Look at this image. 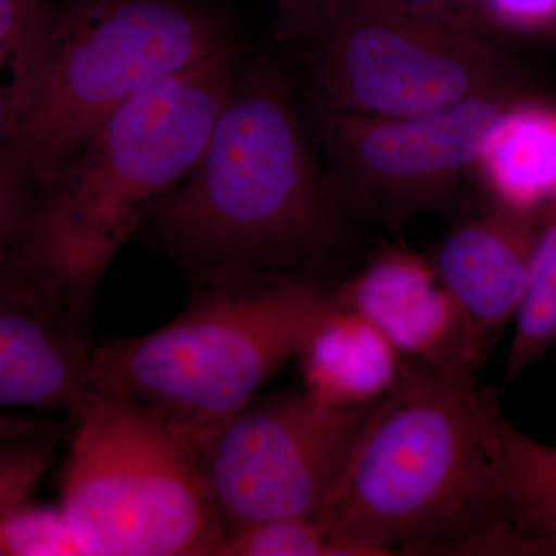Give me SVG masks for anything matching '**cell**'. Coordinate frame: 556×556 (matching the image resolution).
<instances>
[{
    "label": "cell",
    "mask_w": 556,
    "mask_h": 556,
    "mask_svg": "<svg viewBox=\"0 0 556 556\" xmlns=\"http://www.w3.org/2000/svg\"><path fill=\"white\" fill-rule=\"evenodd\" d=\"M33 189L35 186L10 153H0V269L20 255Z\"/></svg>",
    "instance_id": "obj_19"
},
{
    "label": "cell",
    "mask_w": 556,
    "mask_h": 556,
    "mask_svg": "<svg viewBox=\"0 0 556 556\" xmlns=\"http://www.w3.org/2000/svg\"><path fill=\"white\" fill-rule=\"evenodd\" d=\"M477 175L495 206L543 214L556 201V108L515 101L486 139Z\"/></svg>",
    "instance_id": "obj_14"
},
{
    "label": "cell",
    "mask_w": 556,
    "mask_h": 556,
    "mask_svg": "<svg viewBox=\"0 0 556 556\" xmlns=\"http://www.w3.org/2000/svg\"><path fill=\"white\" fill-rule=\"evenodd\" d=\"M456 5L467 16L473 17L481 22V24L489 27V21H486V7H489V0H455Z\"/></svg>",
    "instance_id": "obj_25"
},
{
    "label": "cell",
    "mask_w": 556,
    "mask_h": 556,
    "mask_svg": "<svg viewBox=\"0 0 556 556\" xmlns=\"http://www.w3.org/2000/svg\"><path fill=\"white\" fill-rule=\"evenodd\" d=\"M486 21L514 31L552 30L556 28V0H489Z\"/></svg>",
    "instance_id": "obj_23"
},
{
    "label": "cell",
    "mask_w": 556,
    "mask_h": 556,
    "mask_svg": "<svg viewBox=\"0 0 556 556\" xmlns=\"http://www.w3.org/2000/svg\"><path fill=\"white\" fill-rule=\"evenodd\" d=\"M317 40L313 80L324 108L412 116L518 94L514 65L489 27L468 17L346 0Z\"/></svg>",
    "instance_id": "obj_7"
},
{
    "label": "cell",
    "mask_w": 556,
    "mask_h": 556,
    "mask_svg": "<svg viewBox=\"0 0 556 556\" xmlns=\"http://www.w3.org/2000/svg\"><path fill=\"white\" fill-rule=\"evenodd\" d=\"M0 555L84 556L61 506L27 503L0 517Z\"/></svg>",
    "instance_id": "obj_18"
},
{
    "label": "cell",
    "mask_w": 556,
    "mask_h": 556,
    "mask_svg": "<svg viewBox=\"0 0 556 556\" xmlns=\"http://www.w3.org/2000/svg\"><path fill=\"white\" fill-rule=\"evenodd\" d=\"M332 294L379 328L405 362L473 371L484 364L463 311L430 260L408 248L379 249Z\"/></svg>",
    "instance_id": "obj_11"
},
{
    "label": "cell",
    "mask_w": 556,
    "mask_h": 556,
    "mask_svg": "<svg viewBox=\"0 0 556 556\" xmlns=\"http://www.w3.org/2000/svg\"><path fill=\"white\" fill-rule=\"evenodd\" d=\"M486 455L506 482L515 527L526 540L556 555V447L519 430L501 408L493 388L478 390Z\"/></svg>",
    "instance_id": "obj_15"
},
{
    "label": "cell",
    "mask_w": 556,
    "mask_h": 556,
    "mask_svg": "<svg viewBox=\"0 0 556 556\" xmlns=\"http://www.w3.org/2000/svg\"><path fill=\"white\" fill-rule=\"evenodd\" d=\"M56 11L53 0H0V49L38 42Z\"/></svg>",
    "instance_id": "obj_21"
},
{
    "label": "cell",
    "mask_w": 556,
    "mask_h": 556,
    "mask_svg": "<svg viewBox=\"0 0 556 556\" xmlns=\"http://www.w3.org/2000/svg\"><path fill=\"white\" fill-rule=\"evenodd\" d=\"M328 300L305 274L206 278L169 324L94 346L91 388L134 402L193 444L298 356Z\"/></svg>",
    "instance_id": "obj_4"
},
{
    "label": "cell",
    "mask_w": 556,
    "mask_h": 556,
    "mask_svg": "<svg viewBox=\"0 0 556 556\" xmlns=\"http://www.w3.org/2000/svg\"><path fill=\"white\" fill-rule=\"evenodd\" d=\"M362 2L386 7V9L415 11V13L444 14V16H464L468 17V20H473V17L467 16V14H464L463 11L459 10L455 0H362ZM479 24H481V22H479Z\"/></svg>",
    "instance_id": "obj_24"
},
{
    "label": "cell",
    "mask_w": 556,
    "mask_h": 556,
    "mask_svg": "<svg viewBox=\"0 0 556 556\" xmlns=\"http://www.w3.org/2000/svg\"><path fill=\"white\" fill-rule=\"evenodd\" d=\"M378 405L336 408L281 391L252 399L188 445L226 536L320 511Z\"/></svg>",
    "instance_id": "obj_8"
},
{
    "label": "cell",
    "mask_w": 556,
    "mask_h": 556,
    "mask_svg": "<svg viewBox=\"0 0 556 556\" xmlns=\"http://www.w3.org/2000/svg\"><path fill=\"white\" fill-rule=\"evenodd\" d=\"M89 318L20 262L0 270V409H61L90 396Z\"/></svg>",
    "instance_id": "obj_10"
},
{
    "label": "cell",
    "mask_w": 556,
    "mask_h": 556,
    "mask_svg": "<svg viewBox=\"0 0 556 556\" xmlns=\"http://www.w3.org/2000/svg\"><path fill=\"white\" fill-rule=\"evenodd\" d=\"M39 42L0 49V153H9L13 141Z\"/></svg>",
    "instance_id": "obj_20"
},
{
    "label": "cell",
    "mask_w": 556,
    "mask_h": 556,
    "mask_svg": "<svg viewBox=\"0 0 556 556\" xmlns=\"http://www.w3.org/2000/svg\"><path fill=\"white\" fill-rule=\"evenodd\" d=\"M538 223L540 215L492 204L481 214L459 219L427 257L463 311L482 362L517 317Z\"/></svg>",
    "instance_id": "obj_12"
},
{
    "label": "cell",
    "mask_w": 556,
    "mask_h": 556,
    "mask_svg": "<svg viewBox=\"0 0 556 556\" xmlns=\"http://www.w3.org/2000/svg\"><path fill=\"white\" fill-rule=\"evenodd\" d=\"M510 97L478 98L412 116H369L318 104L328 177L358 217L397 230L416 215L448 211L477 174L486 139Z\"/></svg>",
    "instance_id": "obj_9"
},
{
    "label": "cell",
    "mask_w": 556,
    "mask_h": 556,
    "mask_svg": "<svg viewBox=\"0 0 556 556\" xmlns=\"http://www.w3.org/2000/svg\"><path fill=\"white\" fill-rule=\"evenodd\" d=\"M223 556H380L339 533L324 514L295 515L243 527L226 536Z\"/></svg>",
    "instance_id": "obj_17"
},
{
    "label": "cell",
    "mask_w": 556,
    "mask_h": 556,
    "mask_svg": "<svg viewBox=\"0 0 556 556\" xmlns=\"http://www.w3.org/2000/svg\"><path fill=\"white\" fill-rule=\"evenodd\" d=\"M556 348V201L538 223L525 295L515 317L506 382Z\"/></svg>",
    "instance_id": "obj_16"
},
{
    "label": "cell",
    "mask_w": 556,
    "mask_h": 556,
    "mask_svg": "<svg viewBox=\"0 0 556 556\" xmlns=\"http://www.w3.org/2000/svg\"><path fill=\"white\" fill-rule=\"evenodd\" d=\"M346 0H276L277 35L285 40H317Z\"/></svg>",
    "instance_id": "obj_22"
},
{
    "label": "cell",
    "mask_w": 556,
    "mask_h": 556,
    "mask_svg": "<svg viewBox=\"0 0 556 556\" xmlns=\"http://www.w3.org/2000/svg\"><path fill=\"white\" fill-rule=\"evenodd\" d=\"M73 424L61 508L84 556L222 555L225 527L177 434L93 388Z\"/></svg>",
    "instance_id": "obj_6"
},
{
    "label": "cell",
    "mask_w": 556,
    "mask_h": 556,
    "mask_svg": "<svg viewBox=\"0 0 556 556\" xmlns=\"http://www.w3.org/2000/svg\"><path fill=\"white\" fill-rule=\"evenodd\" d=\"M354 217L318 166L280 73L257 61L237 75L199 163L149 226L206 280L303 274L346 249Z\"/></svg>",
    "instance_id": "obj_1"
},
{
    "label": "cell",
    "mask_w": 556,
    "mask_h": 556,
    "mask_svg": "<svg viewBox=\"0 0 556 556\" xmlns=\"http://www.w3.org/2000/svg\"><path fill=\"white\" fill-rule=\"evenodd\" d=\"M232 43L219 17L188 0H79L56 11L36 50L11 159L42 185L139 91Z\"/></svg>",
    "instance_id": "obj_5"
},
{
    "label": "cell",
    "mask_w": 556,
    "mask_h": 556,
    "mask_svg": "<svg viewBox=\"0 0 556 556\" xmlns=\"http://www.w3.org/2000/svg\"><path fill=\"white\" fill-rule=\"evenodd\" d=\"M473 369L405 362L320 514L383 556L547 555L486 455Z\"/></svg>",
    "instance_id": "obj_2"
},
{
    "label": "cell",
    "mask_w": 556,
    "mask_h": 556,
    "mask_svg": "<svg viewBox=\"0 0 556 556\" xmlns=\"http://www.w3.org/2000/svg\"><path fill=\"white\" fill-rule=\"evenodd\" d=\"M237 72L232 43L139 91L35 186L21 263L80 316L90 317L121 249L199 163Z\"/></svg>",
    "instance_id": "obj_3"
},
{
    "label": "cell",
    "mask_w": 556,
    "mask_h": 556,
    "mask_svg": "<svg viewBox=\"0 0 556 556\" xmlns=\"http://www.w3.org/2000/svg\"><path fill=\"white\" fill-rule=\"evenodd\" d=\"M303 391L336 408L378 404L396 387L405 358L367 317L343 305L329 289L298 356Z\"/></svg>",
    "instance_id": "obj_13"
}]
</instances>
